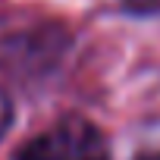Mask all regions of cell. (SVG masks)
I'll list each match as a JSON object with an SVG mask.
<instances>
[{"label": "cell", "mask_w": 160, "mask_h": 160, "mask_svg": "<svg viewBox=\"0 0 160 160\" xmlns=\"http://www.w3.org/2000/svg\"><path fill=\"white\" fill-rule=\"evenodd\" d=\"M10 126H13V101H10V94L3 88H0V138L10 132Z\"/></svg>", "instance_id": "3"}, {"label": "cell", "mask_w": 160, "mask_h": 160, "mask_svg": "<svg viewBox=\"0 0 160 160\" xmlns=\"http://www.w3.org/2000/svg\"><path fill=\"white\" fill-rule=\"evenodd\" d=\"M69 44V35L57 25H44L38 32H25L13 41L3 44V53H7V66L13 69H50L63 50Z\"/></svg>", "instance_id": "2"}, {"label": "cell", "mask_w": 160, "mask_h": 160, "mask_svg": "<svg viewBox=\"0 0 160 160\" xmlns=\"http://www.w3.org/2000/svg\"><path fill=\"white\" fill-rule=\"evenodd\" d=\"M13 160H110L107 135L85 116H63L28 138Z\"/></svg>", "instance_id": "1"}, {"label": "cell", "mask_w": 160, "mask_h": 160, "mask_svg": "<svg viewBox=\"0 0 160 160\" xmlns=\"http://www.w3.org/2000/svg\"><path fill=\"white\" fill-rule=\"evenodd\" d=\"M138 160H160V154H141Z\"/></svg>", "instance_id": "5"}, {"label": "cell", "mask_w": 160, "mask_h": 160, "mask_svg": "<svg viewBox=\"0 0 160 160\" xmlns=\"http://www.w3.org/2000/svg\"><path fill=\"white\" fill-rule=\"evenodd\" d=\"M126 7V13H138V16H148V13H160V0H119Z\"/></svg>", "instance_id": "4"}]
</instances>
